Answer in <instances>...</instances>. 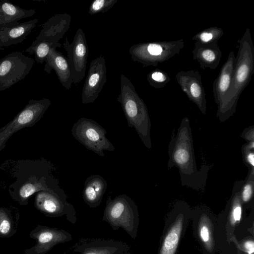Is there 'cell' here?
<instances>
[{
  "label": "cell",
  "instance_id": "6da1fadb",
  "mask_svg": "<svg viewBox=\"0 0 254 254\" xmlns=\"http://www.w3.org/2000/svg\"><path fill=\"white\" fill-rule=\"evenodd\" d=\"M53 170L52 164L44 158L17 160L11 172L15 180L8 189L11 198L20 205H26L29 197L40 191L66 195L52 175Z\"/></svg>",
  "mask_w": 254,
  "mask_h": 254
},
{
  "label": "cell",
  "instance_id": "7a4b0ae2",
  "mask_svg": "<svg viewBox=\"0 0 254 254\" xmlns=\"http://www.w3.org/2000/svg\"><path fill=\"white\" fill-rule=\"evenodd\" d=\"M167 168L176 167L183 186L203 190L206 186L210 166L203 164L197 169L190 122L182 119L177 133L172 132L168 145Z\"/></svg>",
  "mask_w": 254,
  "mask_h": 254
},
{
  "label": "cell",
  "instance_id": "3957f363",
  "mask_svg": "<svg viewBox=\"0 0 254 254\" xmlns=\"http://www.w3.org/2000/svg\"><path fill=\"white\" fill-rule=\"evenodd\" d=\"M238 43L231 85L216 112L217 118L222 123L235 113L239 97L254 73V47L250 28L246 29Z\"/></svg>",
  "mask_w": 254,
  "mask_h": 254
},
{
  "label": "cell",
  "instance_id": "277c9868",
  "mask_svg": "<svg viewBox=\"0 0 254 254\" xmlns=\"http://www.w3.org/2000/svg\"><path fill=\"white\" fill-rule=\"evenodd\" d=\"M120 87L117 100L121 105L128 126L133 127L145 146L151 149V125L147 106L130 79L124 74L121 75Z\"/></svg>",
  "mask_w": 254,
  "mask_h": 254
},
{
  "label": "cell",
  "instance_id": "5b68a950",
  "mask_svg": "<svg viewBox=\"0 0 254 254\" xmlns=\"http://www.w3.org/2000/svg\"><path fill=\"white\" fill-rule=\"evenodd\" d=\"M70 21L69 14L53 15L43 24L39 34L25 51L34 55L38 64H43L52 48L61 47L59 42L69 29Z\"/></svg>",
  "mask_w": 254,
  "mask_h": 254
},
{
  "label": "cell",
  "instance_id": "8992f818",
  "mask_svg": "<svg viewBox=\"0 0 254 254\" xmlns=\"http://www.w3.org/2000/svg\"><path fill=\"white\" fill-rule=\"evenodd\" d=\"M102 219L114 231L122 228L131 238H135L138 224L137 206L127 194H121L113 199L108 197Z\"/></svg>",
  "mask_w": 254,
  "mask_h": 254
},
{
  "label": "cell",
  "instance_id": "52a82bcc",
  "mask_svg": "<svg viewBox=\"0 0 254 254\" xmlns=\"http://www.w3.org/2000/svg\"><path fill=\"white\" fill-rule=\"evenodd\" d=\"M184 46L183 39L149 42L134 44L129 48L128 52L134 62L143 66L156 67L179 54Z\"/></svg>",
  "mask_w": 254,
  "mask_h": 254
},
{
  "label": "cell",
  "instance_id": "ba28073f",
  "mask_svg": "<svg viewBox=\"0 0 254 254\" xmlns=\"http://www.w3.org/2000/svg\"><path fill=\"white\" fill-rule=\"evenodd\" d=\"M73 136L87 149L100 157H104V151H114L115 148L107 138V131L95 121L82 117L73 124Z\"/></svg>",
  "mask_w": 254,
  "mask_h": 254
},
{
  "label": "cell",
  "instance_id": "9c48e42d",
  "mask_svg": "<svg viewBox=\"0 0 254 254\" xmlns=\"http://www.w3.org/2000/svg\"><path fill=\"white\" fill-rule=\"evenodd\" d=\"M51 104L48 98L30 99L10 122L0 128V151L5 148L6 142L13 134L38 122Z\"/></svg>",
  "mask_w": 254,
  "mask_h": 254
},
{
  "label": "cell",
  "instance_id": "30bf717a",
  "mask_svg": "<svg viewBox=\"0 0 254 254\" xmlns=\"http://www.w3.org/2000/svg\"><path fill=\"white\" fill-rule=\"evenodd\" d=\"M34 62L33 59L19 51L13 52L0 59V92L23 79Z\"/></svg>",
  "mask_w": 254,
  "mask_h": 254
},
{
  "label": "cell",
  "instance_id": "8fae6325",
  "mask_svg": "<svg viewBox=\"0 0 254 254\" xmlns=\"http://www.w3.org/2000/svg\"><path fill=\"white\" fill-rule=\"evenodd\" d=\"M63 47L67 52L73 83L78 84L85 76L88 55V47L83 30L77 29L71 43L66 38Z\"/></svg>",
  "mask_w": 254,
  "mask_h": 254
},
{
  "label": "cell",
  "instance_id": "7c38bea8",
  "mask_svg": "<svg viewBox=\"0 0 254 254\" xmlns=\"http://www.w3.org/2000/svg\"><path fill=\"white\" fill-rule=\"evenodd\" d=\"M35 194V206L44 214L51 217L65 216L70 223L76 222V211L73 206L66 201V195L48 191Z\"/></svg>",
  "mask_w": 254,
  "mask_h": 254
},
{
  "label": "cell",
  "instance_id": "4fadbf2b",
  "mask_svg": "<svg viewBox=\"0 0 254 254\" xmlns=\"http://www.w3.org/2000/svg\"><path fill=\"white\" fill-rule=\"evenodd\" d=\"M107 80V67L104 56L100 55L90 64L82 93L83 104L93 103L102 91Z\"/></svg>",
  "mask_w": 254,
  "mask_h": 254
},
{
  "label": "cell",
  "instance_id": "5bb4252c",
  "mask_svg": "<svg viewBox=\"0 0 254 254\" xmlns=\"http://www.w3.org/2000/svg\"><path fill=\"white\" fill-rule=\"evenodd\" d=\"M176 78L189 99L197 106L202 114L206 115V94L198 70L191 69L179 71L176 74Z\"/></svg>",
  "mask_w": 254,
  "mask_h": 254
},
{
  "label": "cell",
  "instance_id": "9a60e30c",
  "mask_svg": "<svg viewBox=\"0 0 254 254\" xmlns=\"http://www.w3.org/2000/svg\"><path fill=\"white\" fill-rule=\"evenodd\" d=\"M30 236L37 240L36 245L26 251V254H45L56 245L69 242L72 236L67 231L38 226L30 233Z\"/></svg>",
  "mask_w": 254,
  "mask_h": 254
},
{
  "label": "cell",
  "instance_id": "2e32d148",
  "mask_svg": "<svg viewBox=\"0 0 254 254\" xmlns=\"http://www.w3.org/2000/svg\"><path fill=\"white\" fill-rule=\"evenodd\" d=\"M44 70L50 73L54 69L62 86L67 90L70 89L73 83L71 70L67 58L61 52L53 48L45 59Z\"/></svg>",
  "mask_w": 254,
  "mask_h": 254
},
{
  "label": "cell",
  "instance_id": "e0dca14e",
  "mask_svg": "<svg viewBox=\"0 0 254 254\" xmlns=\"http://www.w3.org/2000/svg\"><path fill=\"white\" fill-rule=\"evenodd\" d=\"M236 57L233 51L229 52L227 59L213 83L212 92L214 101L219 107L223 102L229 90L235 65Z\"/></svg>",
  "mask_w": 254,
  "mask_h": 254
},
{
  "label": "cell",
  "instance_id": "ac0fdd59",
  "mask_svg": "<svg viewBox=\"0 0 254 254\" xmlns=\"http://www.w3.org/2000/svg\"><path fill=\"white\" fill-rule=\"evenodd\" d=\"M192 54L193 59L197 61L203 69L217 68L222 56L218 43L205 44L196 41Z\"/></svg>",
  "mask_w": 254,
  "mask_h": 254
},
{
  "label": "cell",
  "instance_id": "d6986e66",
  "mask_svg": "<svg viewBox=\"0 0 254 254\" xmlns=\"http://www.w3.org/2000/svg\"><path fill=\"white\" fill-rule=\"evenodd\" d=\"M38 19L0 28V48L21 43L35 27Z\"/></svg>",
  "mask_w": 254,
  "mask_h": 254
},
{
  "label": "cell",
  "instance_id": "ffe728a7",
  "mask_svg": "<svg viewBox=\"0 0 254 254\" xmlns=\"http://www.w3.org/2000/svg\"><path fill=\"white\" fill-rule=\"evenodd\" d=\"M106 180L99 175H92L85 181L82 191L84 202L92 208L98 206L102 202L107 188Z\"/></svg>",
  "mask_w": 254,
  "mask_h": 254
},
{
  "label": "cell",
  "instance_id": "44dd1931",
  "mask_svg": "<svg viewBox=\"0 0 254 254\" xmlns=\"http://www.w3.org/2000/svg\"><path fill=\"white\" fill-rule=\"evenodd\" d=\"M36 12L33 9H23L8 0H1L0 1V28L16 24L19 20L31 17Z\"/></svg>",
  "mask_w": 254,
  "mask_h": 254
},
{
  "label": "cell",
  "instance_id": "7402d4cb",
  "mask_svg": "<svg viewBox=\"0 0 254 254\" xmlns=\"http://www.w3.org/2000/svg\"><path fill=\"white\" fill-rule=\"evenodd\" d=\"M183 218L178 216L164 241L160 254H174L179 241Z\"/></svg>",
  "mask_w": 254,
  "mask_h": 254
},
{
  "label": "cell",
  "instance_id": "603a6c76",
  "mask_svg": "<svg viewBox=\"0 0 254 254\" xmlns=\"http://www.w3.org/2000/svg\"><path fill=\"white\" fill-rule=\"evenodd\" d=\"M223 34L224 31L221 28L213 26L198 32L193 36L192 39L201 43H217Z\"/></svg>",
  "mask_w": 254,
  "mask_h": 254
},
{
  "label": "cell",
  "instance_id": "cb8c5ba5",
  "mask_svg": "<svg viewBox=\"0 0 254 254\" xmlns=\"http://www.w3.org/2000/svg\"><path fill=\"white\" fill-rule=\"evenodd\" d=\"M149 84L154 88H164L171 80L168 74L160 69H155L150 72L147 75Z\"/></svg>",
  "mask_w": 254,
  "mask_h": 254
},
{
  "label": "cell",
  "instance_id": "d4e9b609",
  "mask_svg": "<svg viewBox=\"0 0 254 254\" xmlns=\"http://www.w3.org/2000/svg\"><path fill=\"white\" fill-rule=\"evenodd\" d=\"M14 225L10 210L0 207V236H8L12 235Z\"/></svg>",
  "mask_w": 254,
  "mask_h": 254
},
{
  "label": "cell",
  "instance_id": "484cf974",
  "mask_svg": "<svg viewBox=\"0 0 254 254\" xmlns=\"http://www.w3.org/2000/svg\"><path fill=\"white\" fill-rule=\"evenodd\" d=\"M105 244L90 246L82 250L80 254H118L121 252V246L114 245L111 242L108 245Z\"/></svg>",
  "mask_w": 254,
  "mask_h": 254
},
{
  "label": "cell",
  "instance_id": "4316f807",
  "mask_svg": "<svg viewBox=\"0 0 254 254\" xmlns=\"http://www.w3.org/2000/svg\"><path fill=\"white\" fill-rule=\"evenodd\" d=\"M254 190V175L248 173L240 189V197L244 203L249 202L253 197Z\"/></svg>",
  "mask_w": 254,
  "mask_h": 254
},
{
  "label": "cell",
  "instance_id": "83f0119b",
  "mask_svg": "<svg viewBox=\"0 0 254 254\" xmlns=\"http://www.w3.org/2000/svg\"><path fill=\"white\" fill-rule=\"evenodd\" d=\"M243 160L248 173L254 175V142H247L242 147Z\"/></svg>",
  "mask_w": 254,
  "mask_h": 254
},
{
  "label": "cell",
  "instance_id": "f1b7e54d",
  "mask_svg": "<svg viewBox=\"0 0 254 254\" xmlns=\"http://www.w3.org/2000/svg\"><path fill=\"white\" fill-rule=\"evenodd\" d=\"M118 0H95L92 2L88 12L91 15L106 12Z\"/></svg>",
  "mask_w": 254,
  "mask_h": 254
},
{
  "label": "cell",
  "instance_id": "f546056e",
  "mask_svg": "<svg viewBox=\"0 0 254 254\" xmlns=\"http://www.w3.org/2000/svg\"><path fill=\"white\" fill-rule=\"evenodd\" d=\"M241 136L247 142H254V126L252 125L245 128L242 132Z\"/></svg>",
  "mask_w": 254,
  "mask_h": 254
},
{
  "label": "cell",
  "instance_id": "4dcf8cb0",
  "mask_svg": "<svg viewBox=\"0 0 254 254\" xmlns=\"http://www.w3.org/2000/svg\"><path fill=\"white\" fill-rule=\"evenodd\" d=\"M199 235L201 240L206 245H209L210 232L207 225H202L199 229Z\"/></svg>",
  "mask_w": 254,
  "mask_h": 254
},
{
  "label": "cell",
  "instance_id": "1f68e13d",
  "mask_svg": "<svg viewBox=\"0 0 254 254\" xmlns=\"http://www.w3.org/2000/svg\"><path fill=\"white\" fill-rule=\"evenodd\" d=\"M245 250L248 254H253L254 252V243L253 241H247L244 245Z\"/></svg>",
  "mask_w": 254,
  "mask_h": 254
}]
</instances>
